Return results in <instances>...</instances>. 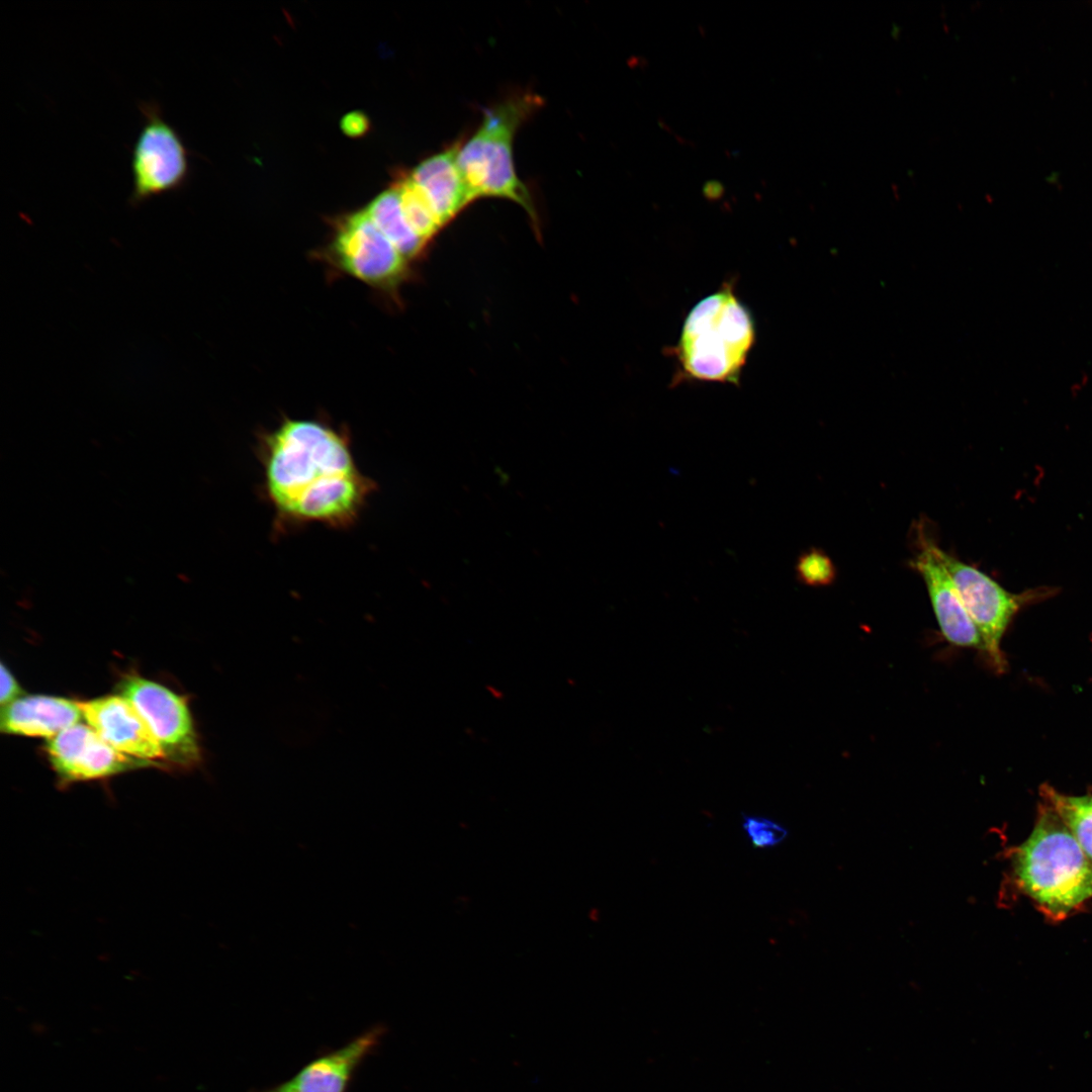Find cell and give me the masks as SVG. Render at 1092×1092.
<instances>
[{"label": "cell", "mask_w": 1092, "mask_h": 1092, "mask_svg": "<svg viewBox=\"0 0 1092 1092\" xmlns=\"http://www.w3.org/2000/svg\"><path fill=\"white\" fill-rule=\"evenodd\" d=\"M365 210L379 231L412 264L427 250L429 243L408 223L395 186L377 195Z\"/></svg>", "instance_id": "9a60e30c"}, {"label": "cell", "mask_w": 1092, "mask_h": 1092, "mask_svg": "<svg viewBox=\"0 0 1092 1092\" xmlns=\"http://www.w3.org/2000/svg\"><path fill=\"white\" fill-rule=\"evenodd\" d=\"M798 580L808 586H826L836 577L832 559L821 549L811 548L803 552L796 563Z\"/></svg>", "instance_id": "ac0fdd59"}, {"label": "cell", "mask_w": 1092, "mask_h": 1092, "mask_svg": "<svg viewBox=\"0 0 1092 1092\" xmlns=\"http://www.w3.org/2000/svg\"><path fill=\"white\" fill-rule=\"evenodd\" d=\"M532 92H517L483 110L482 120L467 139H461L458 165L474 199L497 197L522 206L538 228L535 202L519 178L513 144L522 124L542 106Z\"/></svg>", "instance_id": "3957f363"}, {"label": "cell", "mask_w": 1092, "mask_h": 1092, "mask_svg": "<svg viewBox=\"0 0 1092 1092\" xmlns=\"http://www.w3.org/2000/svg\"><path fill=\"white\" fill-rule=\"evenodd\" d=\"M21 690L17 685L15 678L7 670L4 664H1V693L0 702L2 707L6 706L16 700Z\"/></svg>", "instance_id": "44dd1931"}, {"label": "cell", "mask_w": 1092, "mask_h": 1092, "mask_svg": "<svg viewBox=\"0 0 1092 1092\" xmlns=\"http://www.w3.org/2000/svg\"><path fill=\"white\" fill-rule=\"evenodd\" d=\"M1041 800L1049 804L1069 828L1092 862V796H1069L1046 784L1040 787Z\"/></svg>", "instance_id": "2e32d148"}, {"label": "cell", "mask_w": 1092, "mask_h": 1092, "mask_svg": "<svg viewBox=\"0 0 1092 1092\" xmlns=\"http://www.w3.org/2000/svg\"><path fill=\"white\" fill-rule=\"evenodd\" d=\"M1007 857L1017 891L1052 921L1067 918L1092 899V862L1042 800L1029 836Z\"/></svg>", "instance_id": "7a4b0ae2"}, {"label": "cell", "mask_w": 1092, "mask_h": 1092, "mask_svg": "<svg viewBox=\"0 0 1092 1092\" xmlns=\"http://www.w3.org/2000/svg\"><path fill=\"white\" fill-rule=\"evenodd\" d=\"M314 257L333 273L352 277L392 299L412 275V263L365 209L337 218L329 242Z\"/></svg>", "instance_id": "5b68a950"}, {"label": "cell", "mask_w": 1092, "mask_h": 1092, "mask_svg": "<svg viewBox=\"0 0 1092 1092\" xmlns=\"http://www.w3.org/2000/svg\"><path fill=\"white\" fill-rule=\"evenodd\" d=\"M257 446L263 493L277 529H347L376 489L355 461L348 430L324 419L284 417L260 433Z\"/></svg>", "instance_id": "6da1fadb"}, {"label": "cell", "mask_w": 1092, "mask_h": 1092, "mask_svg": "<svg viewBox=\"0 0 1092 1092\" xmlns=\"http://www.w3.org/2000/svg\"><path fill=\"white\" fill-rule=\"evenodd\" d=\"M341 128L351 138L361 136L368 130L369 120L362 112H349L342 118Z\"/></svg>", "instance_id": "ffe728a7"}, {"label": "cell", "mask_w": 1092, "mask_h": 1092, "mask_svg": "<svg viewBox=\"0 0 1092 1092\" xmlns=\"http://www.w3.org/2000/svg\"><path fill=\"white\" fill-rule=\"evenodd\" d=\"M385 1032L375 1026L342 1048L326 1053L279 1085L258 1092H347L355 1071L378 1045Z\"/></svg>", "instance_id": "7c38bea8"}, {"label": "cell", "mask_w": 1092, "mask_h": 1092, "mask_svg": "<svg viewBox=\"0 0 1092 1092\" xmlns=\"http://www.w3.org/2000/svg\"><path fill=\"white\" fill-rule=\"evenodd\" d=\"M934 551L978 630L987 662L996 672H1004L1007 661L1001 641L1010 622L1023 606L1048 590L1012 594L985 572L944 551L936 541Z\"/></svg>", "instance_id": "52a82bcc"}, {"label": "cell", "mask_w": 1092, "mask_h": 1092, "mask_svg": "<svg viewBox=\"0 0 1092 1092\" xmlns=\"http://www.w3.org/2000/svg\"><path fill=\"white\" fill-rule=\"evenodd\" d=\"M49 757L64 781L109 777L136 765L108 744L91 726L73 725L51 738Z\"/></svg>", "instance_id": "30bf717a"}, {"label": "cell", "mask_w": 1092, "mask_h": 1092, "mask_svg": "<svg viewBox=\"0 0 1092 1092\" xmlns=\"http://www.w3.org/2000/svg\"><path fill=\"white\" fill-rule=\"evenodd\" d=\"M915 542L910 566L923 578L941 635L954 647L982 650L978 630L934 551L935 540L922 525L918 526Z\"/></svg>", "instance_id": "9c48e42d"}, {"label": "cell", "mask_w": 1092, "mask_h": 1092, "mask_svg": "<svg viewBox=\"0 0 1092 1092\" xmlns=\"http://www.w3.org/2000/svg\"><path fill=\"white\" fill-rule=\"evenodd\" d=\"M742 818V828L755 848L774 847L788 836V830L770 819L746 814Z\"/></svg>", "instance_id": "d6986e66"}, {"label": "cell", "mask_w": 1092, "mask_h": 1092, "mask_svg": "<svg viewBox=\"0 0 1092 1092\" xmlns=\"http://www.w3.org/2000/svg\"><path fill=\"white\" fill-rule=\"evenodd\" d=\"M703 193L708 199H719L724 193V185L719 180H709L703 185Z\"/></svg>", "instance_id": "7402d4cb"}, {"label": "cell", "mask_w": 1092, "mask_h": 1092, "mask_svg": "<svg viewBox=\"0 0 1092 1092\" xmlns=\"http://www.w3.org/2000/svg\"><path fill=\"white\" fill-rule=\"evenodd\" d=\"M121 693L142 715L165 756L186 765L199 760V747L184 698L136 676L121 684Z\"/></svg>", "instance_id": "ba28073f"}, {"label": "cell", "mask_w": 1092, "mask_h": 1092, "mask_svg": "<svg viewBox=\"0 0 1092 1092\" xmlns=\"http://www.w3.org/2000/svg\"><path fill=\"white\" fill-rule=\"evenodd\" d=\"M754 342L751 313L726 285L691 309L675 354L690 379L737 384Z\"/></svg>", "instance_id": "277c9868"}, {"label": "cell", "mask_w": 1092, "mask_h": 1092, "mask_svg": "<svg viewBox=\"0 0 1092 1092\" xmlns=\"http://www.w3.org/2000/svg\"><path fill=\"white\" fill-rule=\"evenodd\" d=\"M78 703L56 697L30 696L3 706L0 728L9 734L53 738L79 723Z\"/></svg>", "instance_id": "5bb4252c"}, {"label": "cell", "mask_w": 1092, "mask_h": 1092, "mask_svg": "<svg viewBox=\"0 0 1092 1092\" xmlns=\"http://www.w3.org/2000/svg\"><path fill=\"white\" fill-rule=\"evenodd\" d=\"M143 126L131 148V206L183 189L191 169L187 149L179 131L168 122L156 100L141 101Z\"/></svg>", "instance_id": "8992f818"}, {"label": "cell", "mask_w": 1092, "mask_h": 1092, "mask_svg": "<svg viewBox=\"0 0 1092 1092\" xmlns=\"http://www.w3.org/2000/svg\"><path fill=\"white\" fill-rule=\"evenodd\" d=\"M460 143L423 160L408 175L442 228L475 200L458 165Z\"/></svg>", "instance_id": "4fadbf2b"}, {"label": "cell", "mask_w": 1092, "mask_h": 1092, "mask_svg": "<svg viewBox=\"0 0 1092 1092\" xmlns=\"http://www.w3.org/2000/svg\"><path fill=\"white\" fill-rule=\"evenodd\" d=\"M78 705L88 724L117 751L143 759L165 757L148 724L125 697H103Z\"/></svg>", "instance_id": "8fae6325"}, {"label": "cell", "mask_w": 1092, "mask_h": 1092, "mask_svg": "<svg viewBox=\"0 0 1092 1092\" xmlns=\"http://www.w3.org/2000/svg\"><path fill=\"white\" fill-rule=\"evenodd\" d=\"M398 191L404 215L413 230L427 243L443 229L429 203L412 181L402 176L394 185Z\"/></svg>", "instance_id": "e0dca14e"}]
</instances>
